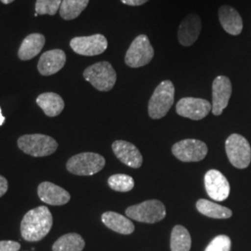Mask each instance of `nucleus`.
Wrapping results in <instances>:
<instances>
[{"mask_svg":"<svg viewBox=\"0 0 251 251\" xmlns=\"http://www.w3.org/2000/svg\"><path fill=\"white\" fill-rule=\"evenodd\" d=\"M52 224L53 218L47 206H38L31 209L22 221V236L29 242L40 241L50 233Z\"/></svg>","mask_w":251,"mask_h":251,"instance_id":"f257e3e1","label":"nucleus"},{"mask_svg":"<svg viewBox=\"0 0 251 251\" xmlns=\"http://www.w3.org/2000/svg\"><path fill=\"white\" fill-rule=\"evenodd\" d=\"M175 89L170 80L162 81L153 91L148 104V114L152 119H160L171 110L174 102Z\"/></svg>","mask_w":251,"mask_h":251,"instance_id":"f03ea898","label":"nucleus"},{"mask_svg":"<svg viewBox=\"0 0 251 251\" xmlns=\"http://www.w3.org/2000/svg\"><path fill=\"white\" fill-rule=\"evenodd\" d=\"M18 147L24 152L35 157L52 154L58 148L53 138L44 134H27L20 137Z\"/></svg>","mask_w":251,"mask_h":251,"instance_id":"7ed1b4c3","label":"nucleus"},{"mask_svg":"<svg viewBox=\"0 0 251 251\" xmlns=\"http://www.w3.org/2000/svg\"><path fill=\"white\" fill-rule=\"evenodd\" d=\"M105 166V159L99 153L82 152L72 156L66 164L70 173L79 176H90L101 171Z\"/></svg>","mask_w":251,"mask_h":251,"instance_id":"20e7f679","label":"nucleus"},{"mask_svg":"<svg viewBox=\"0 0 251 251\" xmlns=\"http://www.w3.org/2000/svg\"><path fill=\"white\" fill-rule=\"evenodd\" d=\"M85 79L100 91L112 90L117 82V73L111 63L100 62L88 67L83 74Z\"/></svg>","mask_w":251,"mask_h":251,"instance_id":"39448f33","label":"nucleus"},{"mask_svg":"<svg viewBox=\"0 0 251 251\" xmlns=\"http://www.w3.org/2000/svg\"><path fill=\"white\" fill-rule=\"evenodd\" d=\"M166 214V207L159 200H147L126 209L127 218L145 224L158 223L165 219Z\"/></svg>","mask_w":251,"mask_h":251,"instance_id":"423d86ee","label":"nucleus"},{"mask_svg":"<svg viewBox=\"0 0 251 251\" xmlns=\"http://www.w3.org/2000/svg\"><path fill=\"white\" fill-rule=\"evenodd\" d=\"M226 153L229 161L237 169H246L251 161V147L250 143L243 136L232 134L225 143Z\"/></svg>","mask_w":251,"mask_h":251,"instance_id":"0eeeda50","label":"nucleus"},{"mask_svg":"<svg viewBox=\"0 0 251 251\" xmlns=\"http://www.w3.org/2000/svg\"><path fill=\"white\" fill-rule=\"evenodd\" d=\"M154 50L147 36L140 35L132 41L126 53L125 63L131 68H139L152 61Z\"/></svg>","mask_w":251,"mask_h":251,"instance_id":"6e6552de","label":"nucleus"},{"mask_svg":"<svg viewBox=\"0 0 251 251\" xmlns=\"http://www.w3.org/2000/svg\"><path fill=\"white\" fill-rule=\"evenodd\" d=\"M172 153L180 161H201L206 157L207 146L201 141L187 139L174 144L172 146Z\"/></svg>","mask_w":251,"mask_h":251,"instance_id":"1a4fd4ad","label":"nucleus"},{"mask_svg":"<svg viewBox=\"0 0 251 251\" xmlns=\"http://www.w3.org/2000/svg\"><path fill=\"white\" fill-rule=\"evenodd\" d=\"M70 46L75 53L83 56H96L103 53L108 47L107 39L102 35L79 36L73 38Z\"/></svg>","mask_w":251,"mask_h":251,"instance_id":"9d476101","label":"nucleus"},{"mask_svg":"<svg viewBox=\"0 0 251 251\" xmlns=\"http://www.w3.org/2000/svg\"><path fill=\"white\" fill-rule=\"evenodd\" d=\"M212 105L206 100L199 98H182L177 103L176 111L180 117L192 120H201L209 114Z\"/></svg>","mask_w":251,"mask_h":251,"instance_id":"9b49d317","label":"nucleus"},{"mask_svg":"<svg viewBox=\"0 0 251 251\" xmlns=\"http://www.w3.org/2000/svg\"><path fill=\"white\" fill-rule=\"evenodd\" d=\"M232 95V83L225 75L217 76L212 84V114L220 116L229 103Z\"/></svg>","mask_w":251,"mask_h":251,"instance_id":"f8f14e48","label":"nucleus"},{"mask_svg":"<svg viewBox=\"0 0 251 251\" xmlns=\"http://www.w3.org/2000/svg\"><path fill=\"white\" fill-rule=\"evenodd\" d=\"M205 187L209 198L224 201L230 195V184L225 175L216 170L208 171L205 175Z\"/></svg>","mask_w":251,"mask_h":251,"instance_id":"ddd939ff","label":"nucleus"},{"mask_svg":"<svg viewBox=\"0 0 251 251\" xmlns=\"http://www.w3.org/2000/svg\"><path fill=\"white\" fill-rule=\"evenodd\" d=\"M202 30L201 19L198 14L192 13L181 22L178 31L179 44L183 47H190L195 44L200 36Z\"/></svg>","mask_w":251,"mask_h":251,"instance_id":"4468645a","label":"nucleus"},{"mask_svg":"<svg viewBox=\"0 0 251 251\" xmlns=\"http://www.w3.org/2000/svg\"><path fill=\"white\" fill-rule=\"evenodd\" d=\"M37 194L41 201L51 206H63L70 201V194L64 189L50 181L38 185Z\"/></svg>","mask_w":251,"mask_h":251,"instance_id":"2eb2a0df","label":"nucleus"},{"mask_svg":"<svg viewBox=\"0 0 251 251\" xmlns=\"http://www.w3.org/2000/svg\"><path fill=\"white\" fill-rule=\"evenodd\" d=\"M112 148L117 158L126 166L139 169L143 165V155L134 144L126 141H116Z\"/></svg>","mask_w":251,"mask_h":251,"instance_id":"dca6fc26","label":"nucleus"},{"mask_svg":"<svg viewBox=\"0 0 251 251\" xmlns=\"http://www.w3.org/2000/svg\"><path fill=\"white\" fill-rule=\"evenodd\" d=\"M66 56L62 50H49L39 59L38 71L42 75H51L59 72L65 64Z\"/></svg>","mask_w":251,"mask_h":251,"instance_id":"f3484780","label":"nucleus"},{"mask_svg":"<svg viewBox=\"0 0 251 251\" xmlns=\"http://www.w3.org/2000/svg\"><path fill=\"white\" fill-rule=\"evenodd\" d=\"M220 23L225 32L232 36H238L243 30L242 18L237 10L230 6H223L219 9Z\"/></svg>","mask_w":251,"mask_h":251,"instance_id":"a211bd4d","label":"nucleus"},{"mask_svg":"<svg viewBox=\"0 0 251 251\" xmlns=\"http://www.w3.org/2000/svg\"><path fill=\"white\" fill-rule=\"evenodd\" d=\"M45 45V36L41 34H31L27 36L19 49V58L28 61L36 57Z\"/></svg>","mask_w":251,"mask_h":251,"instance_id":"6ab92c4d","label":"nucleus"},{"mask_svg":"<svg viewBox=\"0 0 251 251\" xmlns=\"http://www.w3.org/2000/svg\"><path fill=\"white\" fill-rule=\"evenodd\" d=\"M103 225L109 229L121 234H130L134 232V225L132 222L124 216L117 212L108 211L101 216Z\"/></svg>","mask_w":251,"mask_h":251,"instance_id":"aec40b11","label":"nucleus"},{"mask_svg":"<svg viewBox=\"0 0 251 251\" xmlns=\"http://www.w3.org/2000/svg\"><path fill=\"white\" fill-rule=\"evenodd\" d=\"M36 103L48 117H50L59 116L64 108V101L62 97L53 92L40 94L36 99Z\"/></svg>","mask_w":251,"mask_h":251,"instance_id":"412c9836","label":"nucleus"},{"mask_svg":"<svg viewBox=\"0 0 251 251\" xmlns=\"http://www.w3.org/2000/svg\"><path fill=\"white\" fill-rule=\"evenodd\" d=\"M197 208L201 214L213 219H229L233 215L232 210L228 207L206 199H199L197 202Z\"/></svg>","mask_w":251,"mask_h":251,"instance_id":"4be33fe9","label":"nucleus"},{"mask_svg":"<svg viewBox=\"0 0 251 251\" xmlns=\"http://www.w3.org/2000/svg\"><path fill=\"white\" fill-rule=\"evenodd\" d=\"M85 241L78 233H70L61 236L52 246L53 251H82Z\"/></svg>","mask_w":251,"mask_h":251,"instance_id":"5701e85b","label":"nucleus"},{"mask_svg":"<svg viewBox=\"0 0 251 251\" xmlns=\"http://www.w3.org/2000/svg\"><path fill=\"white\" fill-rule=\"evenodd\" d=\"M192 239L188 230L181 226L176 225L171 233V251H190Z\"/></svg>","mask_w":251,"mask_h":251,"instance_id":"b1692460","label":"nucleus"},{"mask_svg":"<svg viewBox=\"0 0 251 251\" xmlns=\"http://www.w3.org/2000/svg\"><path fill=\"white\" fill-rule=\"evenodd\" d=\"M90 0H63L60 8V15L64 20L77 18L87 8Z\"/></svg>","mask_w":251,"mask_h":251,"instance_id":"393cba45","label":"nucleus"},{"mask_svg":"<svg viewBox=\"0 0 251 251\" xmlns=\"http://www.w3.org/2000/svg\"><path fill=\"white\" fill-rule=\"evenodd\" d=\"M108 184L117 192H128L134 187V180L128 175L116 174L108 179Z\"/></svg>","mask_w":251,"mask_h":251,"instance_id":"a878e982","label":"nucleus"},{"mask_svg":"<svg viewBox=\"0 0 251 251\" xmlns=\"http://www.w3.org/2000/svg\"><path fill=\"white\" fill-rule=\"evenodd\" d=\"M62 1L63 0H36V13L41 15H55L61 8Z\"/></svg>","mask_w":251,"mask_h":251,"instance_id":"bb28decb","label":"nucleus"},{"mask_svg":"<svg viewBox=\"0 0 251 251\" xmlns=\"http://www.w3.org/2000/svg\"><path fill=\"white\" fill-rule=\"evenodd\" d=\"M232 247V242L229 236L221 234L216 236L215 238L209 243L205 251H230Z\"/></svg>","mask_w":251,"mask_h":251,"instance_id":"cd10ccee","label":"nucleus"},{"mask_svg":"<svg viewBox=\"0 0 251 251\" xmlns=\"http://www.w3.org/2000/svg\"><path fill=\"white\" fill-rule=\"evenodd\" d=\"M20 248V243L15 241H0V251H19Z\"/></svg>","mask_w":251,"mask_h":251,"instance_id":"c85d7f7f","label":"nucleus"},{"mask_svg":"<svg viewBox=\"0 0 251 251\" xmlns=\"http://www.w3.org/2000/svg\"><path fill=\"white\" fill-rule=\"evenodd\" d=\"M8 188V180L0 175V198L7 193Z\"/></svg>","mask_w":251,"mask_h":251,"instance_id":"c756f323","label":"nucleus"},{"mask_svg":"<svg viewBox=\"0 0 251 251\" xmlns=\"http://www.w3.org/2000/svg\"><path fill=\"white\" fill-rule=\"evenodd\" d=\"M121 1H122V3H124L126 5L137 7V6H141L144 3L148 2L149 0H121Z\"/></svg>","mask_w":251,"mask_h":251,"instance_id":"7c9ffc66","label":"nucleus"},{"mask_svg":"<svg viewBox=\"0 0 251 251\" xmlns=\"http://www.w3.org/2000/svg\"><path fill=\"white\" fill-rule=\"evenodd\" d=\"M5 122V117L2 115V111H1V108H0V126L3 125Z\"/></svg>","mask_w":251,"mask_h":251,"instance_id":"2f4dec72","label":"nucleus"},{"mask_svg":"<svg viewBox=\"0 0 251 251\" xmlns=\"http://www.w3.org/2000/svg\"><path fill=\"white\" fill-rule=\"evenodd\" d=\"M14 0H1V2H3L4 4H9L11 2H13Z\"/></svg>","mask_w":251,"mask_h":251,"instance_id":"473e14b6","label":"nucleus"}]
</instances>
